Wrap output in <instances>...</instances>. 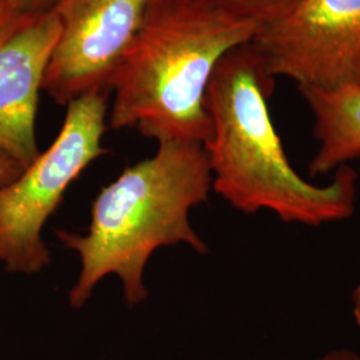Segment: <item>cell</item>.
<instances>
[{
  "instance_id": "obj_1",
  "label": "cell",
  "mask_w": 360,
  "mask_h": 360,
  "mask_svg": "<svg viewBox=\"0 0 360 360\" xmlns=\"http://www.w3.org/2000/svg\"><path fill=\"white\" fill-rule=\"evenodd\" d=\"M271 77L252 43L217 65L206 105L211 136L205 144L212 190L238 211H270L284 223L322 227L355 212L358 174L338 168L328 184H314L291 166L271 120Z\"/></svg>"
},
{
  "instance_id": "obj_2",
  "label": "cell",
  "mask_w": 360,
  "mask_h": 360,
  "mask_svg": "<svg viewBox=\"0 0 360 360\" xmlns=\"http://www.w3.org/2000/svg\"><path fill=\"white\" fill-rule=\"evenodd\" d=\"M263 23L211 0H148L141 27L110 82V127L158 143L206 144V95L219 62L251 43Z\"/></svg>"
},
{
  "instance_id": "obj_3",
  "label": "cell",
  "mask_w": 360,
  "mask_h": 360,
  "mask_svg": "<svg viewBox=\"0 0 360 360\" xmlns=\"http://www.w3.org/2000/svg\"><path fill=\"white\" fill-rule=\"evenodd\" d=\"M212 174L200 143L162 142L158 153L124 169L94 200L87 233L56 232L77 252L80 272L68 300L82 309L95 285L115 274L129 306L148 296L144 269L160 247L190 245L198 254L208 247L193 229L190 212L208 199Z\"/></svg>"
},
{
  "instance_id": "obj_4",
  "label": "cell",
  "mask_w": 360,
  "mask_h": 360,
  "mask_svg": "<svg viewBox=\"0 0 360 360\" xmlns=\"http://www.w3.org/2000/svg\"><path fill=\"white\" fill-rule=\"evenodd\" d=\"M107 91L67 104L51 146L13 183L0 187V263L6 270L38 274L51 262L41 230L63 202L67 188L99 156L107 116Z\"/></svg>"
},
{
  "instance_id": "obj_5",
  "label": "cell",
  "mask_w": 360,
  "mask_h": 360,
  "mask_svg": "<svg viewBox=\"0 0 360 360\" xmlns=\"http://www.w3.org/2000/svg\"><path fill=\"white\" fill-rule=\"evenodd\" d=\"M251 43L271 77L299 89L360 86V0H297Z\"/></svg>"
},
{
  "instance_id": "obj_6",
  "label": "cell",
  "mask_w": 360,
  "mask_h": 360,
  "mask_svg": "<svg viewBox=\"0 0 360 360\" xmlns=\"http://www.w3.org/2000/svg\"><path fill=\"white\" fill-rule=\"evenodd\" d=\"M148 0H59L53 6L60 32L43 91L67 104L107 91L135 38Z\"/></svg>"
},
{
  "instance_id": "obj_7",
  "label": "cell",
  "mask_w": 360,
  "mask_h": 360,
  "mask_svg": "<svg viewBox=\"0 0 360 360\" xmlns=\"http://www.w3.org/2000/svg\"><path fill=\"white\" fill-rule=\"evenodd\" d=\"M53 10L20 13L0 37V151L27 168L39 153V92L59 38Z\"/></svg>"
},
{
  "instance_id": "obj_8",
  "label": "cell",
  "mask_w": 360,
  "mask_h": 360,
  "mask_svg": "<svg viewBox=\"0 0 360 360\" xmlns=\"http://www.w3.org/2000/svg\"><path fill=\"white\" fill-rule=\"evenodd\" d=\"M314 115L319 143L309 162V175L322 176L360 156V86L336 90L299 89Z\"/></svg>"
},
{
  "instance_id": "obj_9",
  "label": "cell",
  "mask_w": 360,
  "mask_h": 360,
  "mask_svg": "<svg viewBox=\"0 0 360 360\" xmlns=\"http://www.w3.org/2000/svg\"><path fill=\"white\" fill-rule=\"evenodd\" d=\"M221 6H226L235 11L252 16L263 23H270L272 20L288 13L297 0H211Z\"/></svg>"
},
{
  "instance_id": "obj_10",
  "label": "cell",
  "mask_w": 360,
  "mask_h": 360,
  "mask_svg": "<svg viewBox=\"0 0 360 360\" xmlns=\"http://www.w3.org/2000/svg\"><path fill=\"white\" fill-rule=\"evenodd\" d=\"M25 167L19 165L11 156L0 151V187L7 186L13 183V180L18 179Z\"/></svg>"
},
{
  "instance_id": "obj_11",
  "label": "cell",
  "mask_w": 360,
  "mask_h": 360,
  "mask_svg": "<svg viewBox=\"0 0 360 360\" xmlns=\"http://www.w3.org/2000/svg\"><path fill=\"white\" fill-rule=\"evenodd\" d=\"M13 1L18 7L19 13H38L51 10L59 0H13Z\"/></svg>"
},
{
  "instance_id": "obj_12",
  "label": "cell",
  "mask_w": 360,
  "mask_h": 360,
  "mask_svg": "<svg viewBox=\"0 0 360 360\" xmlns=\"http://www.w3.org/2000/svg\"><path fill=\"white\" fill-rule=\"evenodd\" d=\"M20 13L13 0H0V37Z\"/></svg>"
},
{
  "instance_id": "obj_13",
  "label": "cell",
  "mask_w": 360,
  "mask_h": 360,
  "mask_svg": "<svg viewBox=\"0 0 360 360\" xmlns=\"http://www.w3.org/2000/svg\"><path fill=\"white\" fill-rule=\"evenodd\" d=\"M318 360H360V354L351 348H334L326 352Z\"/></svg>"
},
{
  "instance_id": "obj_14",
  "label": "cell",
  "mask_w": 360,
  "mask_h": 360,
  "mask_svg": "<svg viewBox=\"0 0 360 360\" xmlns=\"http://www.w3.org/2000/svg\"><path fill=\"white\" fill-rule=\"evenodd\" d=\"M351 312L355 324L360 330V283L356 284L351 292Z\"/></svg>"
}]
</instances>
